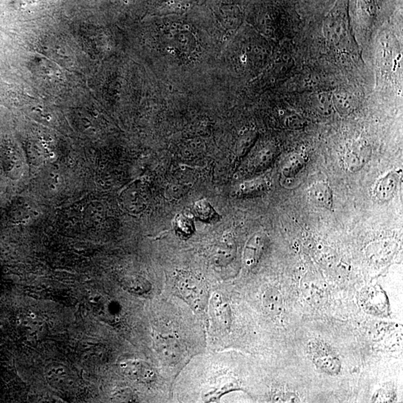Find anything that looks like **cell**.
<instances>
[{"mask_svg": "<svg viewBox=\"0 0 403 403\" xmlns=\"http://www.w3.org/2000/svg\"><path fill=\"white\" fill-rule=\"evenodd\" d=\"M179 287L183 296L186 298H190L194 303L200 302L203 300L205 291L202 285L191 276L181 279Z\"/></svg>", "mask_w": 403, "mask_h": 403, "instance_id": "8992f818", "label": "cell"}, {"mask_svg": "<svg viewBox=\"0 0 403 403\" xmlns=\"http://www.w3.org/2000/svg\"><path fill=\"white\" fill-rule=\"evenodd\" d=\"M45 376L50 386L57 389H67L74 383L71 372L60 363H51L46 368Z\"/></svg>", "mask_w": 403, "mask_h": 403, "instance_id": "3957f363", "label": "cell"}, {"mask_svg": "<svg viewBox=\"0 0 403 403\" xmlns=\"http://www.w3.org/2000/svg\"><path fill=\"white\" fill-rule=\"evenodd\" d=\"M194 211L197 218L201 219V220L209 221L213 220L217 213L215 209L211 206L208 202L205 200H200L195 203L194 207Z\"/></svg>", "mask_w": 403, "mask_h": 403, "instance_id": "ba28073f", "label": "cell"}, {"mask_svg": "<svg viewBox=\"0 0 403 403\" xmlns=\"http://www.w3.org/2000/svg\"><path fill=\"white\" fill-rule=\"evenodd\" d=\"M399 179L395 173H390L378 182L374 188V195L380 201L391 200L397 191Z\"/></svg>", "mask_w": 403, "mask_h": 403, "instance_id": "5b68a950", "label": "cell"}, {"mask_svg": "<svg viewBox=\"0 0 403 403\" xmlns=\"http://www.w3.org/2000/svg\"><path fill=\"white\" fill-rule=\"evenodd\" d=\"M361 302L365 311L371 315L383 316L387 315L389 311V302L386 292L376 286L363 290Z\"/></svg>", "mask_w": 403, "mask_h": 403, "instance_id": "7a4b0ae2", "label": "cell"}, {"mask_svg": "<svg viewBox=\"0 0 403 403\" xmlns=\"http://www.w3.org/2000/svg\"><path fill=\"white\" fill-rule=\"evenodd\" d=\"M395 387L391 385L387 384L384 387L378 390L372 397L373 403H393L396 401Z\"/></svg>", "mask_w": 403, "mask_h": 403, "instance_id": "9c48e42d", "label": "cell"}, {"mask_svg": "<svg viewBox=\"0 0 403 403\" xmlns=\"http://www.w3.org/2000/svg\"><path fill=\"white\" fill-rule=\"evenodd\" d=\"M308 197L318 206L330 209L333 205L332 189L327 183H317L308 189Z\"/></svg>", "mask_w": 403, "mask_h": 403, "instance_id": "277c9868", "label": "cell"}, {"mask_svg": "<svg viewBox=\"0 0 403 403\" xmlns=\"http://www.w3.org/2000/svg\"><path fill=\"white\" fill-rule=\"evenodd\" d=\"M261 244H262V238L258 235H255L250 240L245 252L246 261L247 263L252 264V262L255 260V256H256L258 254Z\"/></svg>", "mask_w": 403, "mask_h": 403, "instance_id": "30bf717a", "label": "cell"}, {"mask_svg": "<svg viewBox=\"0 0 403 403\" xmlns=\"http://www.w3.org/2000/svg\"><path fill=\"white\" fill-rule=\"evenodd\" d=\"M264 307L269 315L277 316L283 309V299L280 292L274 287L265 290L262 297Z\"/></svg>", "mask_w": 403, "mask_h": 403, "instance_id": "52a82bcc", "label": "cell"}, {"mask_svg": "<svg viewBox=\"0 0 403 403\" xmlns=\"http://www.w3.org/2000/svg\"><path fill=\"white\" fill-rule=\"evenodd\" d=\"M308 351L312 361L319 370L329 376H337L341 370V361L327 343L319 339L311 340Z\"/></svg>", "mask_w": 403, "mask_h": 403, "instance_id": "6da1fadb", "label": "cell"}, {"mask_svg": "<svg viewBox=\"0 0 403 403\" xmlns=\"http://www.w3.org/2000/svg\"><path fill=\"white\" fill-rule=\"evenodd\" d=\"M191 226L192 225H190L187 218L179 216L176 219V227L178 230L180 231V233L190 234L191 232Z\"/></svg>", "mask_w": 403, "mask_h": 403, "instance_id": "8fae6325", "label": "cell"}, {"mask_svg": "<svg viewBox=\"0 0 403 403\" xmlns=\"http://www.w3.org/2000/svg\"><path fill=\"white\" fill-rule=\"evenodd\" d=\"M276 402H282V403H300V399L294 393L285 392L282 393L280 397L276 399Z\"/></svg>", "mask_w": 403, "mask_h": 403, "instance_id": "7c38bea8", "label": "cell"}]
</instances>
